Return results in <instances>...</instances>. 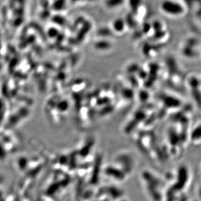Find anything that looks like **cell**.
<instances>
[{
  "mask_svg": "<svg viewBox=\"0 0 201 201\" xmlns=\"http://www.w3.org/2000/svg\"><path fill=\"white\" fill-rule=\"evenodd\" d=\"M162 7L165 13L172 16H182L186 11L185 5L178 0H165Z\"/></svg>",
  "mask_w": 201,
  "mask_h": 201,
  "instance_id": "cell-1",
  "label": "cell"
}]
</instances>
